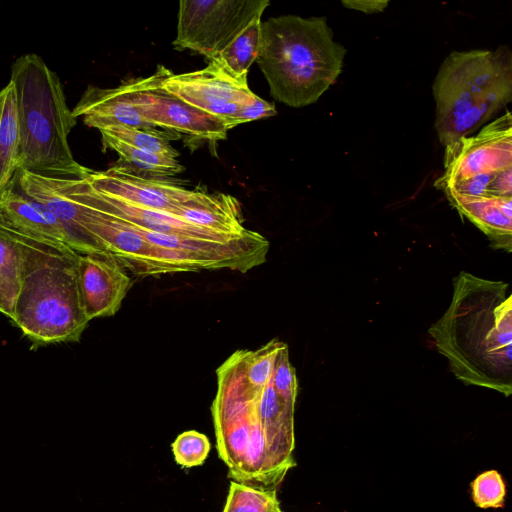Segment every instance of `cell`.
Returning a JSON list of instances; mask_svg holds the SVG:
<instances>
[{
    "mask_svg": "<svg viewBox=\"0 0 512 512\" xmlns=\"http://www.w3.org/2000/svg\"><path fill=\"white\" fill-rule=\"evenodd\" d=\"M454 376L512 393V295L509 284L461 272L445 314L429 329Z\"/></svg>",
    "mask_w": 512,
    "mask_h": 512,
    "instance_id": "obj_1",
    "label": "cell"
},
{
    "mask_svg": "<svg viewBox=\"0 0 512 512\" xmlns=\"http://www.w3.org/2000/svg\"><path fill=\"white\" fill-rule=\"evenodd\" d=\"M3 226L18 241L24 259L22 286L10 320L33 347L79 341L90 320L78 283V253Z\"/></svg>",
    "mask_w": 512,
    "mask_h": 512,
    "instance_id": "obj_2",
    "label": "cell"
},
{
    "mask_svg": "<svg viewBox=\"0 0 512 512\" xmlns=\"http://www.w3.org/2000/svg\"><path fill=\"white\" fill-rule=\"evenodd\" d=\"M346 48L326 17H272L261 23L256 62L274 99L300 108L315 103L342 72Z\"/></svg>",
    "mask_w": 512,
    "mask_h": 512,
    "instance_id": "obj_3",
    "label": "cell"
},
{
    "mask_svg": "<svg viewBox=\"0 0 512 512\" xmlns=\"http://www.w3.org/2000/svg\"><path fill=\"white\" fill-rule=\"evenodd\" d=\"M14 87L20 137V169L60 178H86L93 170L76 161L68 136L77 118L58 75L35 53L15 60Z\"/></svg>",
    "mask_w": 512,
    "mask_h": 512,
    "instance_id": "obj_4",
    "label": "cell"
},
{
    "mask_svg": "<svg viewBox=\"0 0 512 512\" xmlns=\"http://www.w3.org/2000/svg\"><path fill=\"white\" fill-rule=\"evenodd\" d=\"M432 93L440 144L470 136L512 101L511 50L451 52L438 69Z\"/></svg>",
    "mask_w": 512,
    "mask_h": 512,
    "instance_id": "obj_5",
    "label": "cell"
},
{
    "mask_svg": "<svg viewBox=\"0 0 512 512\" xmlns=\"http://www.w3.org/2000/svg\"><path fill=\"white\" fill-rule=\"evenodd\" d=\"M434 186L446 195L512 197V117L505 114L476 135L445 146L444 171Z\"/></svg>",
    "mask_w": 512,
    "mask_h": 512,
    "instance_id": "obj_6",
    "label": "cell"
},
{
    "mask_svg": "<svg viewBox=\"0 0 512 512\" xmlns=\"http://www.w3.org/2000/svg\"><path fill=\"white\" fill-rule=\"evenodd\" d=\"M269 5V0L179 1L173 45L214 60Z\"/></svg>",
    "mask_w": 512,
    "mask_h": 512,
    "instance_id": "obj_7",
    "label": "cell"
},
{
    "mask_svg": "<svg viewBox=\"0 0 512 512\" xmlns=\"http://www.w3.org/2000/svg\"><path fill=\"white\" fill-rule=\"evenodd\" d=\"M163 66L146 78L131 79L121 87L144 120L153 127L183 134L195 141L224 140L229 130L220 118L209 115L159 87Z\"/></svg>",
    "mask_w": 512,
    "mask_h": 512,
    "instance_id": "obj_8",
    "label": "cell"
},
{
    "mask_svg": "<svg viewBox=\"0 0 512 512\" xmlns=\"http://www.w3.org/2000/svg\"><path fill=\"white\" fill-rule=\"evenodd\" d=\"M79 204L85 231L127 271L141 277L188 272L171 250L152 244L131 224Z\"/></svg>",
    "mask_w": 512,
    "mask_h": 512,
    "instance_id": "obj_9",
    "label": "cell"
},
{
    "mask_svg": "<svg viewBox=\"0 0 512 512\" xmlns=\"http://www.w3.org/2000/svg\"><path fill=\"white\" fill-rule=\"evenodd\" d=\"M159 87L181 101L222 119L227 126L229 120L255 95L248 86L247 77L234 76L218 59L211 60L203 69L181 74H173L163 66Z\"/></svg>",
    "mask_w": 512,
    "mask_h": 512,
    "instance_id": "obj_10",
    "label": "cell"
},
{
    "mask_svg": "<svg viewBox=\"0 0 512 512\" xmlns=\"http://www.w3.org/2000/svg\"><path fill=\"white\" fill-rule=\"evenodd\" d=\"M86 180L98 192L144 208L173 214L182 205L198 200L203 192L188 190L166 179L144 178L116 166L92 171Z\"/></svg>",
    "mask_w": 512,
    "mask_h": 512,
    "instance_id": "obj_11",
    "label": "cell"
},
{
    "mask_svg": "<svg viewBox=\"0 0 512 512\" xmlns=\"http://www.w3.org/2000/svg\"><path fill=\"white\" fill-rule=\"evenodd\" d=\"M78 283L84 311L91 321L113 316L133 285L128 271L112 256L78 253Z\"/></svg>",
    "mask_w": 512,
    "mask_h": 512,
    "instance_id": "obj_12",
    "label": "cell"
},
{
    "mask_svg": "<svg viewBox=\"0 0 512 512\" xmlns=\"http://www.w3.org/2000/svg\"><path fill=\"white\" fill-rule=\"evenodd\" d=\"M16 185L22 193L45 206L58 218L70 234L78 253L106 254L83 228L82 207L66 190L63 178L20 169Z\"/></svg>",
    "mask_w": 512,
    "mask_h": 512,
    "instance_id": "obj_13",
    "label": "cell"
},
{
    "mask_svg": "<svg viewBox=\"0 0 512 512\" xmlns=\"http://www.w3.org/2000/svg\"><path fill=\"white\" fill-rule=\"evenodd\" d=\"M256 407L266 442L271 475L277 486L295 465V405L280 399L270 381L258 398Z\"/></svg>",
    "mask_w": 512,
    "mask_h": 512,
    "instance_id": "obj_14",
    "label": "cell"
},
{
    "mask_svg": "<svg viewBox=\"0 0 512 512\" xmlns=\"http://www.w3.org/2000/svg\"><path fill=\"white\" fill-rule=\"evenodd\" d=\"M0 223L76 251L70 234L58 218L45 206L22 193L16 182L0 198Z\"/></svg>",
    "mask_w": 512,
    "mask_h": 512,
    "instance_id": "obj_15",
    "label": "cell"
},
{
    "mask_svg": "<svg viewBox=\"0 0 512 512\" xmlns=\"http://www.w3.org/2000/svg\"><path fill=\"white\" fill-rule=\"evenodd\" d=\"M72 113L76 118L82 117L85 125L97 130L109 125L153 127L137 111L121 85L116 88L89 86Z\"/></svg>",
    "mask_w": 512,
    "mask_h": 512,
    "instance_id": "obj_16",
    "label": "cell"
},
{
    "mask_svg": "<svg viewBox=\"0 0 512 512\" xmlns=\"http://www.w3.org/2000/svg\"><path fill=\"white\" fill-rule=\"evenodd\" d=\"M449 203L490 239L497 249L511 252L512 197L446 195Z\"/></svg>",
    "mask_w": 512,
    "mask_h": 512,
    "instance_id": "obj_17",
    "label": "cell"
},
{
    "mask_svg": "<svg viewBox=\"0 0 512 512\" xmlns=\"http://www.w3.org/2000/svg\"><path fill=\"white\" fill-rule=\"evenodd\" d=\"M173 215L217 233L241 234L247 230L239 201L225 193L203 192L198 200L179 206Z\"/></svg>",
    "mask_w": 512,
    "mask_h": 512,
    "instance_id": "obj_18",
    "label": "cell"
},
{
    "mask_svg": "<svg viewBox=\"0 0 512 512\" xmlns=\"http://www.w3.org/2000/svg\"><path fill=\"white\" fill-rule=\"evenodd\" d=\"M0 198L15 184L20 170V137L14 87L11 81L0 90Z\"/></svg>",
    "mask_w": 512,
    "mask_h": 512,
    "instance_id": "obj_19",
    "label": "cell"
},
{
    "mask_svg": "<svg viewBox=\"0 0 512 512\" xmlns=\"http://www.w3.org/2000/svg\"><path fill=\"white\" fill-rule=\"evenodd\" d=\"M101 138L105 150H113L119 155V161L114 166L127 173L166 179L184 170L176 158L138 149L107 134H101Z\"/></svg>",
    "mask_w": 512,
    "mask_h": 512,
    "instance_id": "obj_20",
    "label": "cell"
},
{
    "mask_svg": "<svg viewBox=\"0 0 512 512\" xmlns=\"http://www.w3.org/2000/svg\"><path fill=\"white\" fill-rule=\"evenodd\" d=\"M24 271L22 249L16 238L0 224V293L3 315L12 318Z\"/></svg>",
    "mask_w": 512,
    "mask_h": 512,
    "instance_id": "obj_21",
    "label": "cell"
},
{
    "mask_svg": "<svg viewBox=\"0 0 512 512\" xmlns=\"http://www.w3.org/2000/svg\"><path fill=\"white\" fill-rule=\"evenodd\" d=\"M284 345L273 339L257 350L236 352L242 380L252 392L260 394L269 384L278 354Z\"/></svg>",
    "mask_w": 512,
    "mask_h": 512,
    "instance_id": "obj_22",
    "label": "cell"
},
{
    "mask_svg": "<svg viewBox=\"0 0 512 512\" xmlns=\"http://www.w3.org/2000/svg\"><path fill=\"white\" fill-rule=\"evenodd\" d=\"M100 134L110 135L133 147L160 155L176 158L179 153L170 142L181 137L180 134L155 127L138 128L126 125H109L98 129Z\"/></svg>",
    "mask_w": 512,
    "mask_h": 512,
    "instance_id": "obj_23",
    "label": "cell"
},
{
    "mask_svg": "<svg viewBox=\"0 0 512 512\" xmlns=\"http://www.w3.org/2000/svg\"><path fill=\"white\" fill-rule=\"evenodd\" d=\"M261 23V16L255 18L216 58L238 78L247 77L250 66L258 57Z\"/></svg>",
    "mask_w": 512,
    "mask_h": 512,
    "instance_id": "obj_24",
    "label": "cell"
},
{
    "mask_svg": "<svg viewBox=\"0 0 512 512\" xmlns=\"http://www.w3.org/2000/svg\"><path fill=\"white\" fill-rule=\"evenodd\" d=\"M222 512H284L275 489L231 481Z\"/></svg>",
    "mask_w": 512,
    "mask_h": 512,
    "instance_id": "obj_25",
    "label": "cell"
},
{
    "mask_svg": "<svg viewBox=\"0 0 512 512\" xmlns=\"http://www.w3.org/2000/svg\"><path fill=\"white\" fill-rule=\"evenodd\" d=\"M175 461L183 468L202 465L210 452L208 437L196 430L184 431L171 445Z\"/></svg>",
    "mask_w": 512,
    "mask_h": 512,
    "instance_id": "obj_26",
    "label": "cell"
},
{
    "mask_svg": "<svg viewBox=\"0 0 512 512\" xmlns=\"http://www.w3.org/2000/svg\"><path fill=\"white\" fill-rule=\"evenodd\" d=\"M472 498L477 507L500 508L504 504L506 487L502 476L496 470L479 474L471 483Z\"/></svg>",
    "mask_w": 512,
    "mask_h": 512,
    "instance_id": "obj_27",
    "label": "cell"
},
{
    "mask_svg": "<svg viewBox=\"0 0 512 512\" xmlns=\"http://www.w3.org/2000/svg\"><path fill=\"white\" fill-rule=\"evenodd\" d=\"M271 383L280 399L290 405H295L298 393V382L295 369L289 360V352L286 344L278 354Z\"/></svg>",
    "mask_w": 512,
    "mask_h": 512,
    "instance_id": "obj_28",
    "label": "cell"
},
{
    "mask_svg": "<svg viewBox=\"0 0 512 512\" xmlns=\"http://www.w3.org/2000/svg\"><path fill=\"white\" fill-rule=\"evenodd\" d=\"M276 113L277 111L273 103L265 101L255 94L254 97L243 105L229 120L228 127L232 129L242 123L271 117L276 115Z\"/></svg>",
    "mask_w": 512,
    "mask_h": 512,
    "instance_id": "obj_29",
    "label": "cell"
},
{
    "mask_svg": "<svg viewBox=\"0 0 512 512\" xmlns=\"http://www.w3.org/2000/svg\"><path fill=\"white\" fill-rule=\"evenodd\" d=\"M342 4L349 9L358 10L367 14H373L383 11L387 6L388 1H342Z\"/></svg>",
    "mask_w": 512,
    "mask_h": 512,
    "instance_id": "obj_30",
    "label": "cell"
},
{
    "mask_svg": "<svg viewBox=\"0 0 512 512\" xmlns=\"http://www.w3.org/2000/svg\"><path fill=\"white\" fill-rule=\"evenodd\" d=\"M0 313L3 314L2 303H1V293H0Z\"/></svg>",
    "mask_w": 512,
    "mask_h": 512,
    "instance_id": "obj_31",
    "label": "cell"
},
{
    "mask_svg": "<svg viewBox=\"0 0 512 512\" xmlns=\"http://www.w3.org/2000/svg\"><path fill=\"white\" fill-rule=\"evenodd\" d=\"M0 115H1V96H0Z\"/></svg>",
    "mask_w": 512,
    "mask_h": 512,
    "instance_id": "obj_32",
    "label": "cell"
}]
</instances>
